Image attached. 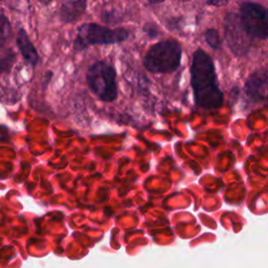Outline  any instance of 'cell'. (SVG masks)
Here are the masks:
<instances>
[{
  "mask_svg": "<svg viewBox=\"0 0 268 268\" xmlns=\"http://www.w3.org/2000/svg\"><path fill=\"white\" fill-rule=\"evenodd\" d=\"M206 41L207 43L214 49H220L221 47V40L219 37V34L214 29H210L207 31L206 35Z\"/></svg>",
  "mask_w": 268,
  "mask_h": 268,
  "instance_id": "10",
  "label": "cell"
},
{
  "mask_svg": "<svg viewBox=\"0 0 268 268\" xmlns=\"http://www.w3.org/2000/svg\"><path fill=\"white\" fill-rule=\"evenodd\" d=\"M191 84L196 104L206 109L219 108L223 103V94L217 82L214 62L210 56L198 49L193 55L191 65Z\"/></svg>",
  "mask_w": 268,
  "mask_h": 268,
  "instance_id": "1",
  "label": "cell"
},
{
  "mask_svg": "<svg viewBox=\"0 0 268 268\" xmlns=\"http://www.w3.org/2000/svg\"><path fill=\"white\" fill-rule=\"evenodd\" d=\"M240 21L244 32L251 38H268V10L255 2H245L240 9Z\"/></svg>",
  "mask_w": 268,
  "mask_h": 268,
  "instance_id": "5",
  "label": "cell"
},
{
  "mask_svg": "<svg viewBox=\"0 0 268 268\" xmlns=\"http://www.w3.org/2000/svg\"><path fill=\"white\" fill-rule=\"evenodd\" d=\"M148 1L151 3H159V2H163L164 0H148Z\"/></svg>",
  "mask_w": 268,
  "mask_h": 268,
  "instance_id": "13",
  "label": "cell"
},
{
  "mask_svg": "<svg viewBox=\"0 0 268 268\" xmlns=\"http://www.w3.org/2000/svg\"><path fill=\"white\" fill-rule=\"evenodd\" d=\"M127 38L128 32L124 29L111 30L95 23H85L77 31L74 46L76 51H82L90 45L119 43Z\"/></svg>",
  "mask_w": 268,
  "mask_h": 268,
  "instance_id": "4",
  "label": "cell"
},
{
  "mask_svg": "<svg viewBox=\"0 0 268 268\" xmlns=\"http://www.w3.org/2000/svg\"><path fill=\"white\" fill-rule=\"evenodd\" d=\"M17 45L19 47L20 53L22 54L23 58L26 62L31 63L32 65H36L38 61H39V55L37 49L35 48L34 44L32 43V41L30 40L27 34L23 31L20 30L18 35H17Z\"/></svg>",
  "mask_w": 268,
  "mask_h": 268,
  "instance_id": "7",
  "label": "cell"
},
{
  "mask_svg": "<svg viewBox=\"0 0 268 268\" xmlns=\"http://www.w3.org/2000/svg\"><path fill=\"white\" fill-rule=\"evenodd\" d=\"M15 60L16 56L12 49L0 45V74L11 70Z\"/></svg>",
  "mask_w": 268,
  "mask_h": 268,
  "instance_id": "9",
  "label": "cell"
},
{
  "mask_svg": "<svg viewBox=\"0 0 268 268\" xmlns=\"http://www.w3.org/2000/svg\"><path fill=\"white\" fill-rule=\"evenodd\" d=\"M11 33V25L9 20L2 14H0V43L8 40Z\"/></svg>",
  "mask_w": 268,
  "mask_h": 268,
  "instance_id": "11",
  "label": "cell"
},
{
  "mask_svg": "<svg viewBox=\"0 0 268 268\" xmlns=\"http://www.w3.org/2000/svg\"><path fill=\"white\" fill-rule=\"evenodd\" d=\"M245 91L253 100L264 101L268 98V72L253 73L245 84Z\"/></svg>",
  "mask_w": 268,
  "mask_h": 268,
  "instance_id": "6",
  "label": "cell"
},
{
  "mask_svg": "<svg viewBox=\"0 0 268 268\" xmlns=\"http://www.w3.org/2000/svg\"><path fill=\"white\" fill-rule=\"evenodd\" d=\"M181 60V47L174 40L159 42L148 51L144 63L151 73L164 74L177 69Z\"/></svg>",
  "mask_w": 268,
  "mask_h": 268,
  "instance_id": "2",
  "label": "cell"
},
{
  "mask_svg": "<svg viewBox=\"0 0 268 268\" xmlns=\"http://www.w3.org/2000/svg\"><path fill=\"white\" fill-rule=\"evenodd\" d=\"M85 9L86 2L84 0H74V1L65 2L61 8L60 17L65 22H73L83 15Z\"/></svg>",
  "mask_w": 268,
  "mask_h": 268,
  "instance_id": "8",
  "label": "cell"
},
{
  "mask_svg": "<svg viewBox=\"0 0 268 268\" xmlns=\"http://www.w3.org/2000/svg\"><path fill=\"white\" fill-rule=\"evenodd\" d=\"M90 90L104 102H112L117 96V83L115 68L100 61L91 65L87 72Z\"/></svg>",
  "mask_w": 268,
  "mask_h": 268,
  "instance_id": "3",
  "label": "cell"
},
{
  "mask_svg": "<svg viewBox=\"0 0 268 268\" xmlns=\"http://www.w3.org/2000/svg\"><path fill=\"white\" fill-rule=\"evenodd\" d=\"M230 0H207V3L211 5L220 6V5H225Z\"/></svg>",
  "mask_w": 268,
  "mask_h": 268,
  "instance_id": "12",
  "label": "cell"
}]
</instances>
